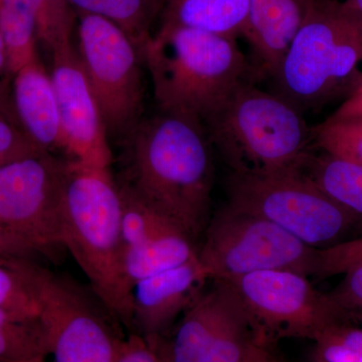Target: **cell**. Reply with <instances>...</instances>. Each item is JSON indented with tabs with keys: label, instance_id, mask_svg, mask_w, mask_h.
Instances as JSON below:
<instances>
[{
	"label": "cell",
	"instance_id": "17",
	"mask_svg": "<svg viewBox=\"0 0 362 362\" xmlns=\"http://www.w3.org/2000/svg\"><path fill=\"white\" fill-rule=\"evenodd\" d=\"M14 75V102L23 131L44 151H61L65 156L58 101L49 71L37 58Z\"/></svg>",
	"mask_w": 362,
	"mask_h": 362
},
{
	"label": "cell",
	"instance_id": "3",
	"mask_svg": "<svg viewBox=\"0 0 362 362\" xmlns=\"http://www.w3.org/2000/svg\"><path fill=\"white\" fill-rule=\"evenodd\" d=\"M141 56L161 113L202 126L251 70L235 39L180 26L159 28Z\"/></svg>",
	"mask_w": 362,
	"mask_h": 362
},
{
	"label": "cell",
	"instance_id": "36",
	"mask_svg": "<svg viewBox=\"0 0 362 362\" xmlns=\"http://www.w3.org/2000/svg\"><path fill=\"white\" fill-rule=\"evenodd\" d=\"M359 321H361V322H362V318L359 319Z\"/></svg>",
	"mask_w": 362,
	"mask_h": 362
},
{
	"label": "cell",
	"instance_id": "23",
	"mask_svg": "<svg viewBox=\"0 0 362 362\" xmlns=\"http://www.w3.org/2000/svg\"><path fill=\"white\" fill-rule=\"evenodd\" d=\"M23 259L0 256V309L26 320H37L39 304L23 271Z\"/></svg>",
	"mask_w": 362,
	"mask_h": 362
},
{
	"label": "cell",
	"instance_id": "20",
	"mask_svg": "<svg viewBox=\"0 0 362 362\" xmlns=\"http://www.w3.org/2000/svg\"><path fill=\"white\" fill-rule=\"evenodd\" d=\"M302 171L346 211L362 218V165L323 153L310 154Z\"/></svg>",
	"mask_w": 362,
	"mask_h": 362
},
{
	"label": "cell",
	"instance_id": "28",
	"mask_svg": "<svg viewBox=\"0 0 362 362\" xmlns=\"http://www.w3.org/2000/svg\"><path fill=\"white\" fill-rule=\"evenodd\" d=\"M45 152L23 129H18L0 115V166Z\"/></svg>",
	"mask_w": 362,
	"mask_h": 362
},
{
	"label": "cell",
	"instance_id": "9",
	"mask_svg": "<svg viewBox=\"0 0 362 362\" xmlns=\"http://www.w3.org/2000/svg\"><path fill=\"white\" fill-rule=\"evenodd\" d=\"M78 54L109 138L125 139L143 119L141 51L113 21L77 13Z\"/></svg>",
	"mask_w": 362,
	"mask_h": 362
},
{
	"label": "cell",
	"instance_id": "24",
	"mask_svg": "<svg viewBox=\"0 0 362 362\" xmlns=\"http://www.w3.org/2000/svg\"><path fill=\"white\" fill-rule=\"evenodd\" d=\"M341 319L313 340L310 362H362V326Z\"/></svg>",
	"mask_w": 362,
	"mask_h": 362
},
{
	"label": "cell",
	"instance_id": "12",
	"mask_svg": "<svg viewBox=\"0 0 362 362\" xmlns=\"http://www.w3.org/2000/svg\"><path fill=\"white\" fill-rule=\"evenodd\" d=\"M230 283L259 332L275 343L280 338L313 341L331 323L345 318L327 293L316 290L297 272H258Z\"/></svg>",
	"mask_w": 362,
	"mask_h": 362
},
{
	"label": "cell",
	"instance_id": "30",
	"mask_svg": "<svg viewBox=\"0 0 362 362\" xmlns=\"http://www.w3.org/2000/svg\"><path fill=\"white\" fill-rule=\"evenodd\" d=\"M0 256L39 261L40 255L30 245L0 223Z\"/></svg>",
	"mask_w": 362,
	"mask_h": 362
},
{
	"label": "cell",
	"instance_id": "21",
	"mask_svg": "<svg viewBox=\"0 0 362 362\" xmlns=\"http://www.w3.org/2000/svg\"><path fill=\"white\" fill-rule=\"evenodd\" d=\"M77 13L94 14L113 21L127 33L140 51L151 37L158 16L150 0H66Z\"/></svg>",
	"mask_w": 362,
	"mask_h": 362
},
{
	"label": "cell",
	"instance_id": "25",
	"mask_svg": "<svg viewBox=\"0 0 362 362\" xmlns=\"http://www.w3.org/2000/svg\"><path fill=\"white\" fill-rule=\"evenodd\" d=\"M313 142L324 153L362 165V118L326 120L312 128Z\"/></svg>",
	"mask_w": 362,
	"mask_h": 362
},
{
	"label": "cell",
	"instance_id": "6",
	"mask_svg": "<svg viewBox=\"0 0 362 362\" xmlns=\"http://www.w3.org/2000/svg\"><path fill=\"white\" fill-rule=\"evenodd\" d=\"M23 268L39 304V322L51 362H115L126 338L120 323L90 289L35 259Z\"/></svg>",
	"mask_w": 362,
	"mask_h": 362
},
{
	"label": "cell",
	"instance_id": "10",
	"mask_svg": "<svg viewBox=\"0 0 362 362\" xmlns=\"http://www.w3.org/2000/svg\"><path fill=\"white\" fill-rule=\"evenodd\" d=\"M165 337L151 342L162 362H245L268 339L230 283L211 281Z\"/></svg>",
	"mask_w": 362,
	"mask_h": 362
},
{
	"label": "cell",
	"instance_id": "2",
	"mask_svg": "<svg viewBox=\"0 0 362 362\" xmlns=\"http://www.w3.org/2000/svg\"><path fill=\"white\" fill-rule=\"evenodd\" d=\"M62 243L90 289L132 333V288L122 261V199L111 166L66 160Z\"/></svg>",
	"mask_w": 362,
	"mask_h": 362
},
{
	"label": "cell",
	"instance_id": "26",
	"mask_svg": "<svg viewBox=\"0 0 362 362\" xmlns=\"http://www.w3.org/2000/svg\"><path fill=\"white\" fill-rule=\"evenodd\" d=\"M359 263H362V233L334 246L317 249L314 277L325 279L344 274Z\"/></svg>",
	"mask_w": 362,
	"mask_h": 362
},
{
	"label": "cell",
	"instance_id": "14",
	"mask_svg": "<svg viewBox=\"0 0 362 362\" xmlns=\"http://www.w3.org/2000/svg\"><path fill=\"white\" fill-rule=\"evenodd\" d=\"M122 199V261L128 284L182 265L197 246L175 223L118 182Z\"/></svg>",
	"mask_w": 362,
	"mask_h": 362
},
{
	"label": "cell",
	"instance_id": "19",
	"mask_svg": "<svg viewBox=\"0 0 362 362\" xmlns=\"http://www.w3.org/2000/svg\"><path fill=\"white\" fill-rule=\"evenodd\" d=\"M49 0H0V33L6 45L9 71L37 58V25Z\"/></svg>",
	"mask_w": 362,
	"mask_h": 362
},
{
	"label": "cell",
	"instance_id": "16",
	"mask_svg": "<svg viewBox=\"0 0 362 362\" xmlns=\"http://www.w3.org/2000/svg\"><path fill=\"white\" fill-rule=\"evenodd\" d=\"M316 0H250L244 37L258 63L259 75L272 77Z\"/></svg>",
	"mask_w": 362,
	"mask_h": 362
},
{
	"label": "cell",
	"instance_id": "32",
	"mask_svg": "<svg viewBox=\"0 0 362 362\" xmlns=\"http://www.w3.org/2000/svg\"><path fill=\"white\" fill-rule=\"evenodd\" d=\"M274 344L271 341L259 342L245 362H286Z\"/></svg>",
	"mask_w": 362,
	"mask_h": 362
},
{
	"label": "cell",
	"instance_id": "27",
	"mask_svg": "<svg viewBox=\"0 0 362 362\" xmlns=\"http://www.w3.org/2000/svg\"><path fill=\"white\" fill-rule=\"evenodd\" d=\"M344 277L328 292L331 303L347 319L362 318V263L345 272Z\"/></svg>",
	"mask_w": 362,
	"mask_h": 362
},
{
	"label": "cell",
	"instance_id": "29",
	"mask_svg": "<svg viewBox=\"0 0 362 362\" xmlns=\"http://www.w3.org/2000/svg\"><path fill=\"white\" fill-rule=\"evenodd\" d=\"M115 362H162L156 349L141 335L130 333Z\"/></svg>",
	"mask_w": 362,
	"mask_h": 362
},
{
	"label": "cell",
	"instance_id": "18",
	"mask_svg": "<svg viewBox=\"0 0 362 362\" xmlns=\"http://www.w3.org/2000/svg\"><path fill=\"white\" fill-rule=\"evenodd\" d=\"M250 0H168L159 28H194L235 39L246 32Z\"/></svg>",
	"mask_w": 362,
	"mask_h": 362
},
{
	"label": "cell",
	"instance_id": "5",
	"mask_svg": "<svg viewBox=\"0 0 362 362\" xmlns=\"http://www.w3.org/2000/svg\"><path fill=\"white\" fill-rule=\"evenodd\" d=\"M362 18L337 0H316L277 70L275 93L300 113L349 94L361 80Z\"/></svg>",
	"mask_w": 362,
	"mask_h": 362
},
{
	"label": "cell",
	"instance_id": "7",
	"mask_svg": "<svg viewBox=\"0 0 362 362\" xmlns=\"http://www.w3.org/2000/svg\"><path fill=\"white\" fill-rule=\"evenodd\" d=\"M226 206L275 223L315 249L347 240L362 230V218L324 194L302 170L230 173Z\"/></svg>",
	"mask_w": 362,
	"mask_h": 362
},
{
	"label": "cell",
	"instance_id": "33",
	"mask_svg": "<svg viewBox=\"0 0 362 362\" xmlns=\"http://www.w3.org/2000/svg\"><path fill=\"white\" fill-rule=\"evenodd\" d=\"M339 4L343 11L362 18V0H343Z\"/></svg>",
	"mask_w": 362,
	"mask_h": 362
},
{
	"label": "cell",
	"instance_id": "34",
	"mask_svg": "<svg viewBox=\"0 0 362 362\" xmlns=\"http://www.w3.org/2000/svg\"><path fill=\"white\" fill-rule=\"evenodd\" d=\"M6 70L9 71L8 58H7L6 42L0 33V78Z\"/></svg>",
	"mask_w": 362,
	"mask_h": 362
},
{
	"label": "cell",
	"instance_id": "13",
	"mask_svg": "<svg viewBox=\"0 0 362 362\" xmlns=\"http://www.w3.org/2000/svg\"><path fill=\"white\" fill-rule=\"evenodd\" d=\"M66 160L111 166L112 150L99 105L74 42L51 52Z\"/></svg>",
	"mask_w": 362,
	"mask_h": 362
},
{
	"label": "cell",
	"instance_id": "35",
	"mask_svg": "<svg viewBox=\"0 0 362 362\" xmlns=\"http://www.w3.org/2000/svg\"><path fill=\"white\" fill-rule=\"evenodd\" d=\"M150 1H151L152 6H153L154 9H156L157 14L160 16L162 9H163L168 0H150Z\"/></svg>",
	"mask_w": 362,
	"mask_h": 362
},
{
	"label": "cell",
	"instance_id": "22",
	"mask_svg": "<svg viewBox=\"0 0 362 362\" xmlns=\"http://www.w3.org/2000/svg\"><path fill=\"white\" fill-rule=\"evenodd\" d=\"M0 362H49L37 320H26L0 309Z\"/></svg>",
	"mask_w": 362,
	"mask_h": 362
},
{
	"label": "cell",
	"instance_id": "4",
	"mask_svg": "<svg viewBox=\"0 0 362 362\" xmlns=\"http://www.w3.org/2000/svg\"><path fill=\"white\" fill-rule=\"evenodd\" d=\"M232 173L302 170L312 128L292 105L243 80L202 123Z\"/></svg>",
	"mask_w": 362,
	"mask_h": 362
},
{
	"label": "cell",
	"instance_id": "11",
	"mask_svg": "<svg viewBox=\"0 0 362 362\" xmlns=\"http://www.w3.org/2000/svg\"><path fill=\"white\" fill-rule=\"evenodd\" d=\"M65 176L66 159L49 152L0 166V223L42 257L63 247Z\"/></svg>",
	"mask_w": 362,
	"mask_h": 362
},
{
	"label": "cell",
	"instance_id": "15",
	"mask_svg": "<svg viewBox=\"0 0 362 362\" xmlns=\"http://www.w3.org/2000/svg\"><path fill=\"white\" fill-rule=\"evenodd\" d=\"M207 282L197 257L136 283L132 289V333L150 343L165 337Z\"/></svg>",
	"mask_w": 362,
	"mask_h": 362
},
{
	"label": "cell",
	"instance_id": "1",
	"mask_svg": "<svg viewBox=\"0 0 362 362\" xmlns=\"http://www.w3.org/2000/svg\"><path fill=\"white\" fill-rule=\"evenodd\" d=\"M122 143L117 181L197 243L211 218L214 187L213 147L204 127L161 113L143 118Z\"/></svg>",
	"mask_w": 362,
	"mask_h": 362
},
{
	"label": "cell",
	"instance_id": "31",
	"mask_svg": "<svg viewBox=\"0 0 362 362\" xmlns=\"http://www.w3.org/2000/svg\"><path fill=\"white\" fill-rule=\"evenodd\" d=\"M362 118V76L356 87L344 98L337 111L328 120H345V119Z\"/></svg>",
	"mask_w": 362,
	"mask_h": 362
},
{
	"label": "cell",
	"instance_id": "8",
	"mask_svg": "<svg viewBox=\"0 0 362 362\" xmlns=\"http://www.w3.org/2000/svg\"><path fill=\"white\" fill-rule=\"evenodd\" d=\"M317 249L275 223L226 206L211 216L197 247L209 281H232L270 270L315 275Z\"/></svg>",
	"mask_w": 362,
	"mask_h": 362
}]
</instances>
